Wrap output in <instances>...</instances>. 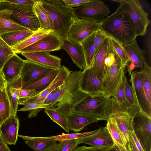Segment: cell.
I'll return each instance as SVG.
<instances>
[{
	"label": "cell",
	"instance_id": "53",
	"mask_svg": "<svg viewBox=\"0 0 151 151\" xmlns=\"http://www.w3.org/2000/svg\"><path fill=\"white\" fill-rule=\"evenodd\" d=\"M134 141L135 145L139 151H144L139 142L137 138L134 131L129 132Z\"/></svg>",
	"mask_w": 151,
	"mask_h": 151
},
{
	"label": "cell",
	"instance_id": "38",
	"mask_svg": "<svg viewBox=\"0 0 151 151\" xmlns=\"http://www.w3.org/2000/svg\"><path fill=\"white\" fill-rule=\"evenodd\" d=\"M143 75V88L148 102L151 105V68L146 63L142 69Z\"/></svg>",
	"mask_w": 151,
	"mask_h": 151
},
{
	"label": "cell",
	"instance_id": "58",
	"mask_svg": "<svg viewBox=\"0 0 151 151\" xmlns=\"http://www.w3.org/2000/svg\"><path fill=\"white\" fill-rule=\"evenodd\" d=\"M102 151H118L115 145H114L112 147L104 149Z\"/></svg>",
	"mask_w": 151,
	"mask_h": 151
},
{
	"label": "cell",
	"instance_id": "47",
	"mask_svg": "<svg viewBox=\"0 0 151 151\" xmlns=\"http://www.w3.org/2000/svg\"><path fill=\"white\" fill-rule=\"evenodd\" d=\"M66 83L61 85L55 89L52 98L46 104H50L51 105V108H52L56 104L62 92L65 87Z\"/></svg>",
	"mask_w": 151,
	"mask_h": 151
},
{
	"label": "cell",
	"instance_id": "2",
	"mask_svg": "<svg viewBox=\"0 0 151 151\" xmlns=\"http://www.w3.org/2000/svg\"><path fill=\"white\" fill-rule=\"evenodd\" d=\"M99 29L123 46L132 43L137 37L132 22L115 12L102 21Z\"/></svg>",
	"mask_w": 151,
	"mask_h": 151
},
{
	"label": "cell",
	"instance_id": "56",
	"mask_svg": "<svg viewBox=\"0 0 151 151\" xmlns=\"http://www.w3.org/2000/svg\"><path fill=\"white\" fill-rule=\"evenodd\" d=\"M129 62L127 63V66L129 76H130L131 75L132 71L136 67L134 63L130 62V63H129Z\"/></svg>",
	"mask_w": 151,
	"mask_h": 151
},
{
	"label": "cell",
	"instance_id": "33",
	"mask_svg": "<svg viewBox=\"0 0 151 151\" xmlns=\"http://www.w3.org/2000/svg\"><path fill=\"white\" fill-rule=\"evenodd\" d=\"M50 32L40 29L26 39L11 47L15 54L20 53L22 50L34 44L46 36Z\"/></svg>",
	"mask_w": 151,
	"mask_h": 151
},
{
	"label": "cell",
	"instance_id": "20",
	"mask_svg": "<svg viewBox=\"0 0 151 151\" xmlns=\"http://www.w3.org/2000/svg\"><path fill=\"white\" fill-rule=\"evenodd\" d=\"M24 61L15 53L5 63L1 71L7 84L12 83L20 76Z\"/></svg>",
	"mask_w": 151,
	"mask_h": 151
},
{
	"label": "cell",
	"instance_id": "17",
	"mask_svg": "<svg viewBox=\"0 0 151 151\" xmlns=\"http://www.w3.org/2000/svg\"><path fill=\"white\" fill-rule=\"evenodd\" d=\"M134 116L126 112L119 111L111 113L109 116V119L113 120L120 130L125 147L129 144V132L133 131V118Z\"/></svg>",
	"mask_w": 151,
	"mask_h": 151
},
{
	"label": "cell",
	"instance_id": "10",
	"mask_svg": "<svg viewBox=\"0 0 151 151\" xmlns=\"http://www.w3.org/2000/svg\"><path fill=\"white\" fill-rule=\"evenodd\" d=\"M130 76L129 81L137 106L140 112L151 118V105L147 99L144 89L142 69L132 72Z\"/></svg>",
	"mask_w": 151,
	"mask_h": 151
},
{
	"label": "cell",
	"instance_id": "9",
	"mask_svg": "<svg viewBox=\"0 0 151 151\" xmlns=\"http://www.w3.org/2000/svg\"><path fill=\"white\" fill-rule=\"evenodd\" d=\"M107 99L102 95L95 97L87 95L74 106L72 112L88 114L96 117L99 121L101 120Z\"/></svg>",
	"mask_w": 151,
	"mask_h": 151
},
{
	"label": "cell",
	"instance_id": "52",
	"mask_svg": "<svg viewBox=\"0 0 151 151\" xmlns=\"http://www.w3.org/2000/svg\"><path fill=\"white\" fill-rule=\"evenodd\" d=\"M7 84L3 74L0 71V91L6 89Z\"/></svg>",
	"mask_w": 151,
	"mask_h": 151
},
{
	"label": "cell",
	"instance_id": "23",
	"mask_svg": "<svg viewBox=\"0 0 151 151\" xmlns=\"http://www.w3.org/2000/svg\"><path fill=\"white\" fill-rule=\"evenodd\" d=\"M61 49L69 55L74 63L81 70H84L86 63L83 51L80 44L72 42L68 38L63 40Z\"/></svg>",
	"mask_w": 151,
	"mask_h": 151
},
{
	"label": "cell",
	"instance_id": "6",
	"mask_svg": "<svg viewBox=\"0 0 151 151\" xmlns=\"http://www.w3.org/2000/svg\"><path fill=\"white\" fill-rule=\"evenodd\" d=\"M101 22L93 19L76 18L70 28L68 38L80 44L92 33L100 29Z\"/></svg>",
	"mask_w": 151,
	"mask_h": 151
},
{
	"label": "cell",
	"instance_id": "45",
	"mask_svg": "<svg viewBox=\"0 0 151 151\" xmlns=\"http://www.w3.org/2000/svg\"><path fill=\"white\" fill-rule=\"evenodd\" d=\"M109 37L104 32L100 29L96 31L94 40L95 53L104 40Z\"/></svg>",
	"mask_w": 151,
	"mask_h": 151
},
{
	"label": "cell",
	"instance_id": "25",
	"mask_svg": "<svg viewBox=\"0 0 151 151\" xmlns=\"http://www.w3.org/2000/svg\"><path fill=\"white\" fill-rule=\"evenodd\" d=\"M130 62L134 63L136 67L143 68L146 63L145 55L146 52L142 50L134 40L132 43L123 46Z\"/></svg>",
	"mask_w": 151,
	"mask_h": 151
},
{
	"label": "cell",
	"instance_id": "46",
	"mask_svg": "<svg viewBox=\"0 0 151 151\" xmlns=\"http://www.w3.org/2000/svg\"><path fill=\"white\" fill-rule=\"evenodd\" d=\"M51 105L49 104H39L35 103L28 104L24 105V106L18 110V111H31L33 110L51 108Z\"/></svg>",
	"mask_w": 151,
	"mask_h": 151
},
{
	"label": "cell",
	"instance_id": "59",
	"mask_svg": "<svg viewBox=\"0 0 151 151\" xmlns=\"http://www.w3.org/2000/svg\"><path fill=\"white\" fill-rule=\"evenodd\" d=\"M62 142H59V143L55 146L50 149L47 151H57L59 148L62 145Z\"/></svg>",
	"mask_w": 151,
	"mask_h": 151
},
{
	"label": "cell",
	"instance_id": "8",
	"mask_svg": "<svg viewBox=\"0 0 151 151\" xmlns=\"http://www.w3.org/2000/svg\"><path fill=\"white\" fill-rule=\"evenodd\" d=\"M79 89L91 97L103 95L104 87V80L91 68L82 71L79 82Z\"/></svg>",
	"mask_w": 151,
	"mask_h": 151
},
{
	"label": "cell",
	"instance_id": "31",
	"mask_svg": "<svg viewBox=\"0 0 151 151\" xmlns=\"http://www.w3.org/2000/svg\"><path fill=\"white\" fill-rule=\"evenodd\" d=\"M35 32L27 29L4 34L0 36L6 43L12 47L26 39Z\"/></svg>",
	"mask_w": 151,
	"mask_h": 151
},
{
	"label": "cell",
	"instance_id": "50",
	"mask_svg": "<svg viewBox=\"0 0 151 151\" xmlns=\"http://www.w3.org/2000/svg\"><path fill=\"white\" fill-rule=\"evenodd\" d=\"M129 144L126 147L127 151H139L136 147L132 137L129 132Z\"/></svg>",
	"mask_w": 151,
	"mask_h": 151
},
{
	"label": "cell",
	"instance_id": "34",
	"mask_svg": "<svg viewBox=\"0 0 151 151\" xmlns=\"http://www.w3.org/2000/svg\"><path fill=\"white\" fill-rule=\"evenodd\" d=\"M33 9L40 23V29L52 32L49 19L41 0H36Z\"/></svg>",
	"mask_w": 151,
	"mask_h": 151
},
{
	"label": "cell",
	"instance_id": "54",
	"mask_svg": "<svg viewBox=\"0 0 151 151\" xmlns=\"http://www.w3.org/2000/svg\"><path fill=\"white\" fill-rule=\"evenodd\" d=\"M0 151H12L3 141L0 134Z\"/></svg>",
	"mask_w": 151,
	"mask_h": 151
},
{
	"label": "cell",
	"instance_id": "36",
	"mask_svg": "<svg viewBox=\"0 0 151 151\" xmlns=\"http://www.w3.org/2000/svg\"><path fill=\"white\" fill-rule=\"evenodd\" d=\"M44 109V112L51 120L60 126L66 132H69L66 119L63 115L53 108H45Z\"/></svg>",
	"mask_w": 151,
	"mask_h": 151
},
{
	"label": "cell",
	"instance_id": "27",
	"mask_svg": "<svg viewBox=\"0 0 151 151\" xmlns=\"http://www.w3.org/2000/svg\"><path fill=\"white\" fill-rule=\"evenodd\" d=\"M22 85L20 76L12 83L7 84L6 90L10 104L11 114L17 115L19 94Z\"/></svg>",
	"mask_w": 151,
	"mask_h": 151
},
{
	"label": "cell",
	"instance_id": "51",
	"mask_svg": "<svg viewBox=\"0 0 151 151\" xmlns=\"http://www.w3.org/2000/svg\"><path fill=\"white\" fill-rule=\"evenodd\" d=\"M103 149L86 146L78 147L73 151H102Z\"/></svg>",
	"mask_w": 151,
	"mask_h": 151
},
{
	"label": "cell",
	"instance_id": "48",
	"mask_svg": "<svg viewBox=\"0 0 151 151\" xmlns=\"http://www.w3.org/2000/svg\"><path fill=\"white\" fill-rule=\"evenodd\" d=\"M91 0H63L64 5L73 8L79 7L90 2Z\"/></svg>",
	"mask_w": 151,
	"mask_h": 151
},
{
	"label": "cell",
	"instance_id": "16",
	"mask_svg": "<svg viewBox=\"0 0 151 151\" xmlns=\"http://www.w3.org/2000/svg\"><path fill=\"white\" fill-rule=\"evenodd\" d=\"M11 18L16 23L31 30L36 32L40 29V23L33 6L22 10L13 11Z\"/></svg>",
	"mask_w": 151,
	"mask_h": 151
},
{
	"label": "cell",
	"instance_id": "41",
	"mask_svg": "<svg viewBox=\"0 0 151 151\" xmlns=\"http://www.w3.org/2000/svg\"><path fill=\"white\" fill-rule=\"evenodd\" d=\"M109 38L117 54L121 60L122 67L125 68L127 63L130 61L123 46L113 38Z\"/></svg>",
	"mask_w": 151,
	"mask_h": 151
},
{
	"label": "cell",
	"instance_id": "18",
	"mask_svg": "<svg viewBox=\"0 0 151 151\" xmlns=\"http://www.w3.org/2000/svg\"><path fill=\"white\" fill-rule=\"evenodd\" d=\"M19 120L17 115L11 114L0 125V134L6 145H15L17 141Z\"/></svg>",
	"mask_w": 151,
	"mask_h": 151
},
{
	"label": "cell",
	"instance_id": "4",
	"mask_svg": "<svg viewBox=\"0 0 151 151\" xmlns=\"http://www.w3.org/2000/svg\"><path fill=\"white\" fill-rule=\"evenodd\" d=\"M119 4L115 12L121 14L133 24L136 36H145L150 23L148 15L138 0H112Z\"/></svg>",
	"mask_w": 151,
	"mask_h": 151
},
{
	"label": "cell",
	"instance_id": "37",
	"mask_svg": "<svg viewBox=\"0 0 151 151\" xmlns=\"http://www.w3.org/2000/svg\"><path fill=\"white\" fill-rule=\"evenodd\" d=\"M114 142L122 146L126 150L125 143L122 133L114 122L109 119L106 126Z\"/></svg>",
	"mask_w": 151,
	"mask_h": 151
},
{
	"label": "cell",
	"instance_id": "21",
	"mask_svg": "<svg viewBox=\"0 0 151 151\" xmlns=\"http://www.w3.org/2000/svg\"><path fill=\"white\" fill-rule=\"evenodd\" d=\"M110 38H106L96 53L91 68L104 81L106 75L107 68L105 60L109 46Z\"/></svg>",
	"mask_w": 151,
	"mask_h": 151
},
{
	"label": "cell",
	"instance_id": "3",
	"mask_svg": "<svg viewBox=\"0 0 151 151\" xmlns=\"http://www.w3.org/2000/svg\"><path fill=\"white\" fill-rule=\"evenodd\" d=\"M82 71L71 72L57 102L52 108L66 118L73 108L87 95L79 88V82Z\"/></svg>",
	"mask_w": 151,
	"mask_h": 151
},
{
	"label": "cell",
	"instance_id": "13",
	"mask_svg": "<svg viewBox=\"0 0 151 151\" xmlns=\"http://www.w3.org/2000/svg\"><path fill=\"white\" fill-rule=\"evenodd\" d=\"M62 43V39L53 32H51L34 44L22 50L20 53L38 52H50L61 49Z\"/></svg>",
	"mask_w": 151,
	"mask_h": 151
},
{
	"label": "cell",
	"instance_id": "26",
	"mask_svg": "<svg viewBox=\"0 0 151 151\" xmlns=\"http://www.w3.org/2000/svg\"><path fill=\"white\" fill-rule=\"evenodd\" d=\"M25 140V143L35 151H47L56 145L57 141L45 138L44 137H34L19 135Z\"/></svg>",
	"mask_w": 151,
	"mask_h": 151
},
{
	"label": "cell",
	"instance_id": "14",
	"mask_svg": "<svg viewBox=\"0 0 151 151\" xmlns=\"http://www.w3.org/2000/svg\"><path fill=\"white\" fill-rule=\"evenodd\" d=\"M54 69H55L48 68L27 59L24 60L20 75L22 85L38 80Z\"/></svg>",
	"mask_w": 151,
	"mask_h": 151
},
{
	"label": "cell",
	"instance_id": "49",
	"mask_svg": "<svg viewBox=\"0 0 151 151\" xmlns=\"http://www.w3.org/2000/svg\"><path fill=\"white\" fill-rule=\"evenodd\" d=\"M40 92L35 90L21 89L19 93V98H29L39 94Z\"/></svg>",
	"mask_w": 151,
	"mask_h": 151
},
{
	"label": "cell",
	"instance_id": "43",
	"mask_svg": "<svg viewBox=\"0 0 151 151\" xmlns=\"http://www.w3.org/2000/svg\"><path fill=\"white\" fill-rule=\"evenodd\" d=\"M123 84L124 94L127 102L131 106L138 107L134 95L132 88L128 82L126 75L125 76L123 81Z\"/></svg>",
	"mask_w": 151,
	"mask_h": 151
},
{
	"label": "cell",
	"instance_id": "55",
	"mask_svg": "<svg viewBox=\"0 0 151 151\" xmlns=\"http://www.w3.org/2000/svg\"><path fill=\"white\" fill-rule=\"evenodd\" d=\"M147 42V46L148 51L150 59L151 58V33L150 32V34L147 37L146 40Z\"/></svg>",
	"mask_w": 151,
	"mask_h": 151
},
{
	"label": "cell",
	"instance_id": "5",
	"mask_svg": "<svg viewBox=\"0 0 151 151\" xmlns=\"http://www.w3.org/2000/svg\"><path fill=\"white\" fill-rule=\"evenodd\" d=\"M76 18L91 19L102 22L110 13L109 7L103 1L91 0V1L74 8Z\"/></svg>",
	"mask_w": 151,
	"mask_h": 151
},
{
	"label": "cell",
	"instance_id": "7",
	"mask_svg": "<svg viewBox=\"0 0 151 151\" xmlns=\"http://www.w3.org/2000/svg\"><path fill=\"white\" fill-rule=\"evenodd\" d=\"M125 68L117 55L114 63L107 68L105 80V87L103 95L108 99L115 95L125 77Z\"/></svg>",
	"mask_w": 151,
	"mask_h": 151
},
{
	"label": "cell",
	"instance_id": "30",
	"mask_svg": "<svg viewBox=\"0 0 151 151\" xmlns=\"http://www.w3.org/2000/svg\"><path fill=\"white\" fill-rule=\"evenodd\" d=\"M122 111L128 113L135 116L140 111L138 107L131 109H126L120 106L114 98L112 96L108 99L104 111L103 116L101 120L107 121L110 114L116 111Z\"/></svg>",
	"mask_w": 151,
	"mask_h": 151
},
{
	"label": "cell",
	"instance_id": "63",
	"mask_svg": "<svg viewBox=\"0 0 151 151\" xmlns=\"http://www.w3.org/2000/svg\"></svg>",
	"mask_w": 151,
	"mask_h": 151
},
{
	"label": "cell",
	"instance_id": "57",
	"mask_svg": "<svg viewBox=\"0 0 151 151\" xmlns=\"http://www.w3.org/2000/svg\"><path fill=\"white\" fill-rule=\"evenodd\" d=\"M55 90V89L52 91L47 96L44 101V104H46L51 99Z\"/></svg>",
	"mask_w": 151,
	"mask_h": 151
},
{
	"label": "cell",
	"instance_id": "62",
	"mask_svg": "<svg viewBox=\"0 0 151 151\" xmlns=\"http://www.w3.org/2000/svg\"><path fill=\"white\" fill-rule=\"evenodd\" d=\"M1 1V0H0V2Z\"/></svg>",
	"mask_w": 151,
	"mask_h": 151
},
{
	"label": "cell",
	"instance_id": "29",
	"mask_svg": "<svg viewBox=\"0 0 151 151\" xmlns=\"http://www.w3.org/2000/svg\"><path fill=\"white\" fill-rule=\"evenodd\" d=\"M96 31L92 33L80 44L83 51L86 63V67L85 70L90 68L93 63L95 54L94 40Z\"/></svg>",
	"mask_w": 151,
	"mask_h": 151
},
{
	"label": "cell",
	"instance_id": "35",
	"mask_svg": "<svg viewBox=\"0 0 151 151\" xmlns=\"http://www.w3.org/2000/svg\"><path fill=\"white\" fill-rule=\"evenodd\" d=\"M11 114L10 103L6 89L0 91V124Z\"/></svg>",
	"mask_w": 151,
	"mask_h": 151
},
{
	"label": "cell",
	"instance_id": "15",
	"mask_svg": "<svg viewBox=\"0 0 151 151\" xmlns=\"http://www.w3.org/2000/svg\"><path fill=\"white\" fill-rule=\"evenodd\" d=\"M80 144L104 149L112 146L114 143L106 127H101L95 133L79 139Z\"/></svg>",
	"mask_w": 151,
	"mask_h": 151
},
{
	"label": "cell",
	"instance_id": "39",
	"mask_svg": "<svg viewBox=\"0 0 151 151\" xmlns=\"http://www.w3.org/2000/svg\"><path fill=\"white\" fill-rule=\"evenodd\" d=\"M98 129L95 130L82 133L65 134L49 137H44L45 138L54 140L59 142L71 139H80L96 132Z\"/></svg>",
	"mask_w": 151,
	"mask_h": 151
},
{
	"label": "cell",
	"instance_id": "28",
	"mask_svg": "<svg viewBox=\"0 0 151 151\" xmlns=\"http://www.w3.org/2000/svg\"><path fill=\"white\" fill-rule=\"evenodd\" d=\"M59 69H55L41 78L22 86V89L35 90L41 92L52 82L57 75Z\"/></svg>",
	"mask_w": 151,
	"mask_h": 151
},
{
	"label": "cell",
	"instance_id": "44",
	"mask_svg": "<svg viewBox=\"0 0 151 151\" xmlns=\"http://www.w3.org/2000/svg\"><path fill=\"white\" fill-rule=\"evenodd\" d=\"M79 139H69L62 142V145L57 151H73L80 144Z\"/></svg>",
	"mask_w": 151,
	"mask_h": 151
},
{
	"label": "cell",
	"instance_id": "19",
	"mask_svg": "<svg viewBox=\"0 0 151 151\" xmlns=\"http://www.w3.org/2000/svg\"><path fill=\"white\" fill-rule=\"evenodd\" d=\"M20 53L27 59L49 68L59 69L61 66L62 59L51 55L48 52H21Z\"/></svg>",
	"mask_w": 151,
	"mask_h": 151
},
{
	"label": "cell",
	"instance_id": "42",
	"mask_svg": "<svg viewBox=\"0 0 151 151\" xmlns=\"http://www.w3.org/2000/svg\"><path fill=\"white\" fill-rule=\"evenodd\" d=\"M113 97L119 105L122 108L131 109L136 107L131 106L127 102L124 94L123 81L122 82L115 95Z\"/></svg>",
	"mask_w": 151,
	"mask_h": 151
},
{
	"label": "cell",
	"instance_id": "24",
	"mask_svg": "<svg viewBox=\"0 0 151 151\" xmlns=\"http://www.w3.org/2000/svg\"><path fill=\"white\" fill-rule=\"evenodd\" d=\"M12 10L8 9L0 10V35L2 34L28 29L16 23L12 20Z\"/></svg>",
	"mask_w": 151,
	"mask_h": 151
},
{
	"label": "cell",
	"instance_id": "1",
	"mask_svg": "<svg viewBox=\"0 0 151 151\" xmlns=\"http://www.w3.org/2000/svg\"><path fill=\"white\" fill-rule=\"evenodd\" d=\"M53 32L63 40L68 38L69 29L76 18L73 8L65 6L63 0H41Z\"/></svg>",
	"mask_w": 151,
	"mask_h": 151
},
{
	"label": "cell",
	"instance_id": "12",
	"mask_svg": "<svg viewBox=\"0 0 151 151\" xmlns=\"http://www.w3.org/2000/svg\"><path fill=\"white\" fill-rule=\"evenodd\" d=\"M72 71L64 65L61 66L55 79L45 89L39 94L32 97L19 99L18 104L24 105L32 103L44 104L47 96L53 91L65 84Z\"/></svg>",
	"mask_w": 151,
	"mask_h": 151
},
{
	"label": "cell",
	"instance_id": "32",
	"mask_svg": "<svg viewBox=\"0 0 151 151\" xmlns=\"http://www.w3.org/2000/svg\"><path fill=\"white\" fill-rule=\"evenodd\" d=\"M36 0H1L0 10L8 9L13 11L22 10L33 6Z\"/></svg>",
	"mask_w": 151,
	"mask_h": 151
},
{
	"label": "cell",
	"instance_id": "22",
	"mask_svg": "<svg viewBox=\"0 0 151 151\" xmlns=\"http://www.w3.org/2000/svg\"><path fill=\"white\" fill-rule=\"evenodd\" d=\"M70 130L78 133L83 129L89 124L97 122L96 117L88 114L72 112L66 118Z\"/></svg>",
	"mask_w": 151,
	"mask_h": 151
},
{
	"label": "cell",
	"instance_id": "40",
	"mask_svg": "<svg viewBox=\"0 0 151 151\" xmlns=\"http://www.w3.org/2000/svg\"><path fill=\"white\" fill-rule=\"evenodd\" d=\"M15 53L5 43L0 42V71L6 62Z\"/></svg>",
	"mask_w": 151,
	"mask_h": 151
},
{
	"label": "cell",
	"instance_id": "61",
	"mask_svg": "<svg viewBox=\"0 0 151 151\" xmlns=\"http://www.w3.org/2000/svg\"><path fill=\"white\" fill-rule=\"evenodd\" d=\"M0 42L1 43H5L3 40L1 39V37L0 36Z\"/></svg>",
	"mask_w": 151,
	"mask_h": 151
},
{
	"label": "cell",
	"instance_id": "60",
	"mask_svg": "<svg viewBox=\"0 0 151 151\" xmlns=\"http://www.w3.org/2000/svg\"><path fill=\"white\" fill-rule=\"evenodd\" d=\"M118 151H127L126 150L124 149L122 146L117 143H114Z\"/></svg>",
	"mask_w": 151,
	"mask_h": 151
},
{
	"label": "cell",
	"instance_id": "11",
	"mask_svg": "<svg viewBox=\"0 0 151 151\" xmlns=\"http://www.w3.org/2000/svg\"><path fill=\"white\" fill-rule=\"evenodd\" d=\"M151 118L139 112L133 118L134 134L144 151H151Z\"/></svg>",
	"mask_w": 151,
	"mask_h": 151
}]
</instances>
